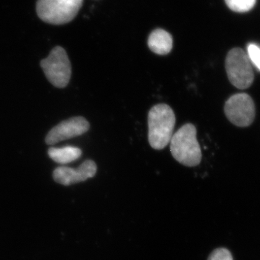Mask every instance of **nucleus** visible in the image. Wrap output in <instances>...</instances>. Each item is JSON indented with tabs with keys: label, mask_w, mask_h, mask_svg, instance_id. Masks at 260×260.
<instances>
[{
	"label": "nucleus",
	"mask_w": 260,
	"mask_h": 260,
	"mask_svg": "<svg viewBox=\"0 0 260 260\" xmlns=\"http://www.w3.org/2000/svg\"><path fill=\"white\" fill-rule=\"evenodd\" d=\"M176 117L167 104L154 106L148 113V140L150 146L162 150L170 143L175 126Z\"/></svg>",
	"instance_id": "nucleus-1"
},
{
	"label": "nucleus",
	"mask_w": 260,
	"mask_h": 260,
	"mask_svg": "<svg viewBox=\"0 0 260 260\" xmlns=\"http://www.w3.org/2000/svg\"><path fill=\"white\" fill-rule=\"evenodd\" d=\"M170 149L173 157L186 167H197L201 162V148L192 124H184L173 135Z\"/></svg>",
	"instance_id": "nucleus-2"
},
{
	"label": "nucleus",
	"mask_w": 260,
	"mask_h": 260,
	"mask_svg": "<svg viewBox=\"0 0 260 260\" xmlns=\"http://www.w3.org/2000/svg\"><path fill=\"white\" fill-rule=\"evenodd\" d=\"M83 3V0H37V13L45 23L64 25L77 16Z\"/></svg>",
	"instance_id": "nucleus-3"
},
{
	"label": "nucleus",
	"mask_w": 260,
	"mask_h": 260,
	"mask_svg": "<svg viewBox=\"0 0 260 260\" xmlns=\"http://www.w3.org/2000/svg\"><path fill=\"white\" fill-rule=\"evenodd\" d=\"M41 67L49 81L56 88H65L71 78L72 68L69 57L62 47H56L46 59L41 61Z\"/></svg>",
	"instance_id": "nucleus-4"
},
{
	"label": "nucleus",
	"mask_w": 260,
	"mask_h": 260,
	"mask_svg": "<svg viewBox=\"0 0 260 260\" xmlns=\"http://www.w3.org/2000/svg\"><path fill=\"white\" fill-rule=\"evenodd\" d=\"M225 70L231 83L237 88H248L254 81L251 61L247 54L240 48H234L228 53Z\"/></svg>",
	"instance_id": "nucleus-5"
},
{
	"label": "nucleus",
	"mask_w": 260,
	"mask_h": 260,
	"mask_svg": "<svg viewBox=\"0 0 260 260\" xmlns=\"http://www.w3.org/2000/svg\"><path fill=\"white\" fill-rule=\"evenodd\" d=\"M225 116L238 126H247L255 116V106L252 99L246 93H238L229 98L224 107Z\"/></svg>",
	"instance_id": "nucleus-6"
},
{
	"label": "nucleus",
	"mask_w": 260,
	"mask_h": 260,
	"mask_svg": "<svg viewBox=\"0 0 260 260\" xmlns=\"http://www.w3.org/2000/svg\"><path fill=\"white\" fill-rule=\"evenodd\" d=\"M90 129V124L82 116H77L61 121L49 132L46 137L48 145H54L63 140L80 136Z\"/></svg>",
	"instance_id": "nucleus-7"
},
{
	"label": "nucleus",
	"mask_w": 260,
	"mask_h": 260,
	"mask_svg": "<svg viewBox=\"0 0 260 260\" xmlns=\"http://www.w3.org/2000/svg\"><path fill=\"white\" fill-rule=\"evenodd\" d=\"M97 172V166L93 160L84 161L78 169L59 167L53 173L54 181L62 185L68 186L86 181L93 177Z\"/></svg>",
	"instance_id": "nucleus-8"
},
{
	"label": "nucleus",
	"mask_w": 260,
	"mask_h": 260,
	"mask_svg": "<svg viewBox=\"0 0 260 260\" xmlns=\"http://www.w3.org/2000/svg\"><path fill=\"white\" fill-rule=\"evenodd\" d=\"M149 49L158 55H166L173 48V39L171 34L162 29H156L149 36Z\"/></svg>",
	"instance_id": "nucleus-9"
},
{
	"label": "nucleus",
	"mask_w": 260,
	"mask_h": 260,
	"mask_svg": "<svg viewBox=\"0 0 260 260\" xmlns=\"http://www.w3.org/2000/svg\"><path fill=\"white\" fill-rule=\"evenodd\" d=\"M48 154L54 161L67 164L78 160L81 156L82 150L76 147L66 146L64 148H50Z\"/></svg>",
	"instance_id": "nucleus-10"
},
{
	"label": "nucleus",
	"mask_w": 260,
	"mask_h": 260,
	"mask_svg": "<svg viewBox=\"0 0 260 260\" xmlns=\"http://www.w3.org/2000/svg\"><path fill=\"white\" fill-rule=\"evenodd\" d=\"M231 10L237 13H246L254 8L256 0H225Z\"/></svg>",
	"instance_id": "nucleus-11"
},
{
	"label": "nucleus",
	"mask_w": 260,
	"mask_h": 260,
	"mask_svg": "<svg viewBox=\"0 0 260 260\" xmlns=\"http://www.w3.org/2000/svg\"><path fill=\"white\" fill-rule=\"evenodd\" d=\"M247 56L251 63L260 70V47L255 44H250L247 47Z\"/></svg>",
	"instance_id": "nucleus-12"
},
{
	"label": "nucleus",
	"mask_w": 260,
	"mask_h": 260,
	"mask_svg": "<svg viewBox=\"0 0 260 260\" xmlns=\"http://www.w3.org/2000/svg\"><path fill=\"white\" fill-rule=\"evenodd\" d=\"M208 260H234L232 253L225 248H218L210 254Z\"/></svg>",
	"instance_id": "nucleus-13"
}]
</instances>
